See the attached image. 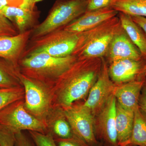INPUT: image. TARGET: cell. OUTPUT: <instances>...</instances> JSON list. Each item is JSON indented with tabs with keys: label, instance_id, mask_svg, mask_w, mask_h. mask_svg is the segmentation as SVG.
Returning <instances> with one entry per match:
<instances>
[{
	"label": "cell",
	"instance_id": "d590c367",
	"mask_svg": "<svg viewBox=\"0 0 146 146\" xmlns=\"http://www.w3.org/2000/svg\"><path fill=\"white\" fill-rule=\"evenodd\" d=\"M106 146H112L108 145H107ZM129 146V145H117V146Z\"/></svg>",
	"mask_w": 146,
	"mask_h": 146
},
{
	"label": "cell",
	"instance_id": "30bf717a",
	"mask_svg": "<svg viewBox=\"0 0 146 146\" xmlns=\"http://www.w3.org/2000/svg\"><path fill=\"white\" fill-rule=\"evenodd\" d=\"M80 33L65 30L58 32L55 38L39 46L32 52H43L54 57H65L72 54L77 46Z\"/></svg>",
	"mask_w": 146,
	"mask_h": 146
},
{
	"label": "cell",
	"instance_id": "9c48e42d",
	"mask_svg": "<svg viewBox=\"0 0 146 146\" xmlns=\"http://www.w3.org/2000/svg\"><path fill=\"white\" fill-rule=\"evenodd\" d=\"M104 58L108 64L121 59H144L141 52L131 40L121 25L113 37Z\"/></svg>",
	"mask_w": 146,
	"mask_h": 146
},
{
	"label": "cell",
	"instance_id": "8fae6325",
	"mask_svg": "<svg viewBox=\"0 0 146 146\" xmlns=\"http://www.w3.org/2000/svg\"><path fill=\"white\" fill-rule=\"evenodd\" d=\"M118 13L111 7L86 11L64 27L63 29L74 33H81L96 27L108 19L117 16Z\"/></svg>",
	"mask_w": 146,
	"mask_h": 146
},
{
	"label": "cell",
	"instance_id": "f546056e",
	"mask_svg": "<svg viewBox=\"0 0 146 146\" xmlns=\"http://www.w3.org/2000/svg\"><path fill=\"white\" fill-rule=\"evenodd\" d=\"M8 5L16 6L17 0H7ZM35 5L34 3V0H21V5L19 6L22 8L26 9H34Z\"/></svg>",
	"mask_w": 146,
	"mask_h": 146
},
{
	"label": "cell",
	"instance_id": "d6986e66",
	"mask_svg": "<svg viewBox=\"0 0 146 146\" xmlns=\"http://www.w3.org/2000/svg\"><path fill=\"white\" fill-rule=\"evenodd\" d=\"M133 112V128L129 145L146 146V113L139 106Z\"/></svg>",
	"mask_w": 146,
	"mask_h": 146
},
{
	"label": "cell",
	"instance_id": "836d02e7",
	"mask_svg": "<svg viewBox=\"0 0 146 146\" xmlns=\"http://www.w3.org/2000/svg\"><path fill=\"white\" fill-rule=\"evenodd\" d=\"M7 5V0H0V11Z\"/></svg>",
	"mask_w": 146,
	"mask_h": 146
},
{
	"label": "cell",
	"instance_id": "5bb4252c",
	"mask_svg": "<svg viewBox=\"0 0 146 146\" xmlns=\"http://www.w3.org/2000/svg\"><path fill=\"white\" fill-rule=\"evenodd\" d=\"M21 80L25 88L27 108L36 115H43L48 106V100L46 93L29 80L23 78Z\"/></svg>",
	"mask_w": 146,
	"mask_h": 146
},
{
	"label": "cell",
	"instance_id": "4316f807",
	"mask_svg": "<svg viewBox=\"0 0 146 146\" xmlns=\"http://www.w3.org/2000/svg\"><path fill=\"white\" fill-rule=\"evenodd\" d=\"M115 0H89L86 11L111 7V4Z\"/></svg>",
	"mask_w": 146,
	"mask_h": 146
},
{
	"label": "cell",
	"instance_id": "cb8c5ba5",
	"mask_svg": "<svg viewBox=\"0 0 146 146\" xmlns=\"http://www.w3.org/2000/svg\"><path fill=\"white\" fill-rule=\"evenodd\" d=\"M30 134L36 146H58L51 133H43L29 131Z\"/></svg>",
	"mask_w": 146,
	"mask_h": 146
},
{
	"label": "cell",
	"instance_id": "9a60e30c",
	"mask_svg": "<svg viewBox=\"0 0 146 146\" xmlns=\"http://www.w3.org/2000/svg\"><path fill=\"white\" fill-rule=\"evenodd\" d=\"M133 119L134 112L124 109L117 102L116 129L118 145H129Z\"/></svg>",
	"mask_w": 146,
	"mask_h": 146
},
{
	"label": "cell",
	"instance_id": "7a4b0ae2",
	"mask_svg": "<svg viewBox=\"0 0 146 146\" xmlns=\"http://www.w3.org/2000/svg\"><path fill=\"white\" fill-rule=\"evenodd\" d=\"M121 26L119 19L116 16L96 27L81 33L77 46L72 55L78 59L104 58Z\"/></svg>",
	"mask_w": 146,
	"mask_h": 146
},
{
	"label": "cell",
	"instance_id": "ffe728a7",
	"mask_svg": "<svg viewBox=\"0 0 146 146\" xmlns=\"http://www.w3.org/2000/svg\"><path fill=\"white\" fill-rule=\"evenodd\" d=\"M110 7L131 17H146V0H115Z\"/></svg>",
	"mask_w": 146,
	"mask_h": 146
},
{
	"label": "cell",
	"instance_id": "d4e9b609",
	"mask_svg": "<svg viewBox=\"0 0 146 146\" xmlns=\"http://www.w3.org/2000/svg\"><path fill=\"white\" fill-rule=\"evenodd\" d=\"M15 133L0 125V146H15Z\"/></svg>",
	"mask_w": 146,
	"mask_h": 146
},
{
	"label": "cell",
	"instance_id": "d6a6232c",
	"mask_svg": "<svg viewBox=\"0 0 146 146\" xmlns=\"http://www.w3.org/2000/svg\"><path fill=\"white\" fill-rule=\"evenodd\" d=\"M136 80L142 81L146 83V64L138 74Z\"/></svg>",
	"mask_w": 146,
	"mask_h": 146
},
{
	"label": "cell",
	"instance_id": "3957f363",
	"mask_svg": "<svg viewBox=\"0 0 146 146\" xmlns=\"http://www.w3.org/2000/svg\"><path fill=\"white\" fill-rule=\"evenodd\" d=\"M89 0H56L48 15L33 31L39 37L64 27L82 15L86 11Z\"/></svg>",
	"mask_w": 146,
	"mask_h": 146
},
{
	"label": "cell",
	"instance_id": "8d00e7d4",
	"mask_svg": "<svg viewBox=\"0 0 146 146\" xmlns=\"http://www.w3.org/2000/svg\"><path fill=\"white\" fill-rule=\"evenodd\" d=\"M96 146H98V145Z\"/></svg>",
	"mask_w": 146,
	"mask_h": 146
},
{
	"label": "cell",
	"instance_id": "4fadbf2b",
	"mask_svg": "<svg viewBox=\"0 0 146 146\" xmlns=\"http://www.w3.org/2000/svg\"><path fill=\"white\" fill-rule=\"evenodd\" d=\"M144 82L134 80L116 85L114 95L117 102L123 108L134 112L138 106V101Z\"/></svg>",
	"mask_w": 146,
	"mask_h": 146
},
{
	"label": "cell",
	"instance_id": "44dd1931",
	"mask_svg": "<svg viewBox=\"0 0 146 146\" xmlns=\"http://www.w3.org/2000/svg\"><path fill=\"white\" fill-rule=\"evenodd\" d=\"M22 96L21 89L16 87L0 88V112L9 105L21 99Z\"/></svg>",
	"mask_w": 146,
	"mask_h": 146
},
{
	"label": "cell",
	"instance_id": "ba28073f",
	"mask_svg": "<svg viewBox=\"0 0 146 146\" xmlns=\"http://www.w3.org/2000/svg\"><path fill=\"white\" fill-rule=\"evenodd\" d=\"M116 105L117 100L113 95L95 117L96 137L103 140L108 145H118L116 129Z\"/></svg>",
	"mask_w": 146,
	"mask_h": 146
},
{
	"label": "cell",
	"instance_id": "5b68a950",
	"mask_svg": "<svg viewBox=\"0 0 146 146\" xmlns=\"http://www.w3.org/2000/svg\"><path fill=\"white\" fill-rule=\"evenodd\" d=\"M64 116L77 139L88 146L98 145L95 132V117L83 104L66 108Z\"/></svg>",
	"mask_w": 146,
	"mask_h": 146
},
{
	"label": "cell",
	"instance_id": "52a82bcc",
	"mask_svg": "<svg viewBox=\"0 0 146 146\" xmlns=\"http://www.w3.org/2000/svg\"><path fill=\"white\" fill-rule=\"evenodd\" d=\"M116 84L110 77L108 65L104 58L102 66L94 85L90 89L84 106L90 110L94 117L104 107L108 100L114 95Z\"/></svg>",
	"mask_w": 146,
	"mask_h": 146
},
{
	"label": "cell",
	"instance_id": "e575fe53",
	"mask_svg": "<svg viewBox=\"0 0 146 146\" xmlns=\"http://www.w3.org/2000/svg\"><path fill=\"white\" fill-rule=\"evenodd\" d=\"M43 0H34V3L35 5L36 4V3L42 1Z\"/></svg>",
	"mask_w": 146,
	"mask_h": 146
},
{
	"label": "cell",
	"instance_id": "2e32d148",
	"mask_svg": "<svg viewBox=\"0 0 146 146\" xmlns=\"http://www.w3.org/2000/svg\"><path fill=\"white\" fill-rule=\"evenodd\" d=\"M118 16L121 25L131 40L141 52L146 60V34L143 29L132 20L131 16L119 12Z\"/></svg>",
	"mask_w": 146,
	"mask_h": 146
},
{
	"label": "cell",
	"instance_id": "ac0fdd59",
	"mask_svg": "<svg viewBox=\"0 0 146 146\" xmlns=\"http://www.w3.org/2000/svg\"><path fill=\"white\" fill-rule=\"evenodd\" d=\"M33 9H26L19 6L7 5L0 11L10 22L15 24L23 33L36 15Z\"/></svg>",
	"mask_w": 146,
	"mask_h": 146
},
{
	"label": "cell",
	"instance_id": "83f0119b",
	"mask_svg": "<svg viewBox=\"0 0 146 146\" xmlns=\"http://www.w3.org/2000/svg\"><path fill=\"white\" fill-rule=\"evenodd\" d=\"M15 146H35L22 131L15 133Z\"/></svg>",
	"mask_w": 146,
	"mask_h": 146
},
{
	"label": "cell",
	"instance_id": "484cf974",
	"mask_svg": "<svg viewBox=\"0 0 146 146\" xmlns=\"http://www.w3.org/2000/svg\"><path fill=\"white\" fill-rule=\"evenodd\" d=\"M15 34V29L10 21L0 13V36Z\"/></svg>",
	"mask_w": 146,
	"mask_h": 146
},
{
	"label": "cell",
	"instance_id": "8992f818",
	"mask_svg": "<svg viewBox=\"0 0 146 146\" xmlns=\"http://www.w3.org/2000/svg\"><path fill=\"white\" fill-rule=\"evenodd\" d=\"M78 59L76 56L73 55L58 57L45 53L32 52L23 60V64L31 70L61 76Z\"/></svg>",
	"mask_w": 146,
	"mask_h": 146
},
{
	"label": "cell",
	"instance_id": "e0dca14e",
	"mask_svg": "<svg viewBox=\"0 0 146 146\" xmlns=\"http://www.w3.org/2000/svg\"><path fill=\"white\" fill-rule=\"evenodd\" d=\"M26 33L0 36V58L13 62L18 58L26 39Z\"/></svg>",
	"mask_w": 146,
	"mask_h": 146
},
{
	"label": "cell",
	"instance_id": "7c38bea8",
	"mask_svg": "<svg viewBox=\"0 0 146 146\" xmlns=\"http://www.w3.org/2000/svg\"><path fill=\"white\" fill-rule=\"evenodd\" d=\"M146 64L145 59L115 60L108 64L110 77L116 85L136 80L138 74Z\"/></svg>",
	"mask_w": 146,
	"mask_h": 146
},
{
	"label": "cell",
	"instance_id": "603a6c76",
	"mask_svg": "<svg viewBox=\"0 0 146 146\" xmlns=\"http://www.w3.org/2000/svg\"><path fill=\"white\" fill-rule=\"evenodd\" d=\"M15 84L14 76L9 67L0 61V88L15 87Z\"/></svg>",
	"mask_w": 146,
	"mask_h": 146
},
{
	"label": "cell",
	"instance_id": "f1b7e54d",
	"mask_svg": "<svg viewBox=\"0 0 146 146\" xmlns=\"http://www.w3.org/2000/svg\"><path fill=\"white\" fill-rule=\"evenodd\" d=\"M58 146H88L78 139H64L58 138L56 140Z\"/></svg>",
	"mask_w": 146,
	"mask_h": 146
},
{
	"label": "cell",
	"instance_id": "277c9868",
	"mask_svg": "<svg viewBox=\"0 0 146 146\" xmlns=\"http://www.w3.org/2000/svg\"><path fill=\"white\" fill-rule=\"evenodd\" d=\"M0 125L15 133L25 130L46 133V125L28 113L17 102L0 112Z\"/></svg>",
	"mask_w": 146,
	"mask_h": 146
},
{
	"label": "cell",
	"instance_id": "6da1fadb",
	"mask_svg": "<svg viewBox=\"0 0 146 146\" xmlns=\"http://www.w3.org/2000/svg\"><path fill=\"white\" fill-rule=\"evenodd\" d=\"M103 58L78 59L61 76L58 98L66 108L89 94L96 81L102 66Z\"/></svg>",
	"mask_w": 146,
	"mask_h": 146
},
{
	"label": "cell",
	"instance_id": "1f68e13d",
	"mask_svg": "<svg viewBox=\"0 0 146 146\" xmlns=\"http://www.w3.org/2000/svg\"><path fill=\"white\" fill-rule=\"evenodd\" d=\"M131 18L133 21L143 29L146 34V17L143 16H132Z\"/></svg>",
	"mask_w": 146,
	"mask_h": 146
},
{
	"label": "cell",
	"instance_id": "7402d4cb",
	"mask_svg": "<svg viewBox=\"0 0 146 146\" xmlns=\"http://www.w3.org/2000/svg\"><path fill=\"white\" fill-rule=\"evenodd\" d=\"M53 131L55 134L60 139H77L74 135L70 125L66 118L56 121L53 126Z\"/></svg>",
	"mask_w": 146,
	"mask_h": 146
},
{
	"label": "cell",
	"instance_id": "4dcf8cb0",
	"mask_svg": "<svg viewBox=\"0 0 146 146\" xmlns=\"http://www.w3.org/2000/svg\"><path fill=\"white\" fill-rule=\"evenodd\" d=\"M138 106L146 113V83L144 84L138 101Z\"/></svg>",
	"mask_w": 146,
	"mask_h": 146
}]
</instances>
